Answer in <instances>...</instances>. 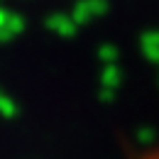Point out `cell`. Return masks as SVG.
<instances>
[{
	"mask_svg": "<svg viewBox=\"0 0 159 159\" xmlns=\"http://www.w3.org/2000/svg\"><path fill=\"white\" fill-rule=\"evenodd\" d=\"M139 47H142V54H144L149 61L159 64V32H157V30L144 32L142 39H139Z\"/></svg>",
	"mask_w": 159,
	"mask_h": 159,
	"instance_id": "3",
	"label": "cell"
},
{
	"mask_svg": "<svg viewBox=\"0 0 159 159\" xmlns=\"http://www.w3.org/2000/svg\"><path fill=\"white\" fill-rule=\"evenodd\" d=\"M47 27L54 32V34H59V37H74L76 34V22L71 20V15H64V12H54L49 20H47Z\"/></svg>",
	"mask_w": 159,
	"mask_h": 159,
	"instance_id": "2",
	"label": "cell"
},
{
	"mask_svg": "<svg viewBox=\"0 0 159 159\" xmlns=\"http://www.w3.org/2000/svg\"><path fill=\"white\" fill-rule=\"evenodd\" d=\"M100 83H103V91H105V93H110V96L120 88V83H122V74H120V69L115 66V64H105Z\"/></svg>",
	"mask_w": 159,
	"mask_h": 159,
	"instance_id": "4",
	"label": "cell"
},
{
	"mask_svg": "<svg viewBox=\"0 0 159 159\" xmlns=\"http://www.w3.org/2000/svg\"><path fill=\"white\" fill-rule=\"evenodd\" d=\"M100 59H103V61H115V59H118V49L110 47V44H105V47L100 49Z\"/></svg>",
	"mask_w": 159,
	"mask_h": 159,
	"instance_id": "5",
	"label": "cell"
},
{
	"mask_svg": "<svg viewBox=\"0 0 159 159\" xmlns=\"http://www.w3.org/2000/svg\"><path fill=\"white\" fill-rule=\"evenodd\" d=\"M108 10H110L108 0H79L74 5V10H71V20L76 22V25H88V22H93L96 17L105 15Z\"/></svg>",
	"mask_w": 159,
	"mask_h": 159,
	"instance_id": "1",
	"label": "cell"
}]
</instances>
